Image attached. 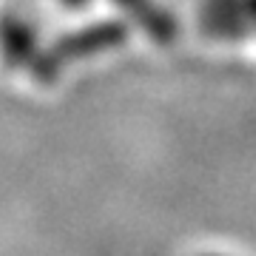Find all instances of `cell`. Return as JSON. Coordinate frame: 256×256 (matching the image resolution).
I'll return each mask as SVG.
<instances>
[{
    "label": "cell",
    "mask_w": 256,
    "mask_h": 256,
    "mask_svg": "<svg viewBox=\"0 0 256 256\" xmlns=\"http://www.w3.org/2000/svg\"><path fill=\"white\" fill-rule=\"evenodd\" d=\"M0 43H3V54L6 60L14 66L32 60L34 52V37L28 32V26H23L18 18H6L0 23Z\"/></svg>",
    "instance_id": "obj_3"
},
{
    "label": "cell",
    "mask_w": 256,
    "mask_h": 256,
    "mask_svg": "<svg viewBox=\"0 0 256 256\" xmlns=\"http://www.w3.org/2000/svg\"><path fill=\"white\" fill-rule=\"evenodd\" d=\"M66 3H72V6H80V3H86V0H66Z\"/></svg>",
    "instance_id": "obj_5"
},
{
    "label": "cell",
    "mask_w": 256,
    "mask_h": 256,
    "mask_svg": "<svg viewBox=\"0 0 256 256\" xmlns=\"http://www.w3.org/2000/svg\"><path fill=\"white\" fill-rule=\"evenodd\" d=\"M122 28L117 23H102V26H92L80 32L77 37H68L63 40L60 46L52 52L48 57H43V63L37 66L40 77H52V74L66 63V60H74V57H82V54H92V52H100V48H111L122 43Z\"/></svg>",
    "instance_id": "obj_2"
},
{
    "label": "cell",
    "mask_w": 256,
    "mask_h": 256,
    "mask_svg": "<svg viewBox=\"0 0 256 256\" xmlns=\"http://www.w3.org/2000/svg\"><path fill=\"white\" fill-rule=\"evenodd\" d=\"M202 28L222 40L248 37V32H256V0H205Z\"/></svg>",
    "instance_id": "obj_1"
},
{
    "label": "cell",
    "mask_w": 256,
    "mask_h": 256,
    "mask_svg": "<svg viewBox=\"0 0 256 256\" xmlns=\"http://www.w3.org/2000/svg\"><path fill=\"white\" fill-rule=\"evenodd\" d=\"M120 3H122V6H126V9L156 37V40L165 43V40L174 37V20L168 18L160 6H154L151 0H120Z\"/></svg>",
    "instance_id": "obj_4"
},
{
    "label": "cell",
    "mask_w": 256,
    "mask_h": 256,
    "mask_svg": "<svg viewBox=\"0 0 256 256\" xmlns=\"http://www.w3.org/2000/svg\"><path fill=\"white\" fill-rule=\"evenodd\" d=\"M202 256H220V254H202Z\"/></svg>",
    "instance_id": "obj_6"
}]
</instances>
